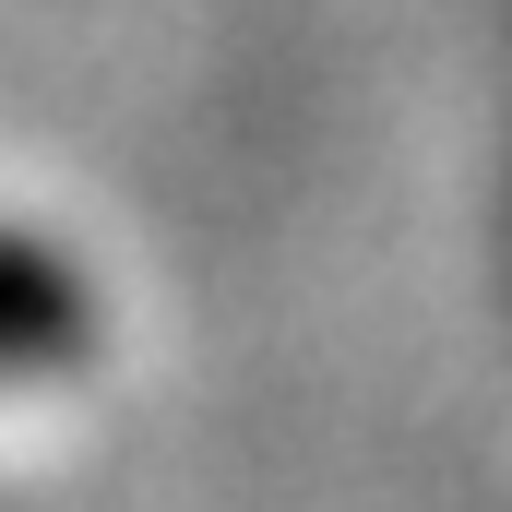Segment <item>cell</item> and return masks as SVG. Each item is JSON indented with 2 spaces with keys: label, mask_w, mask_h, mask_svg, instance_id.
Masks as SVG:
<instances>
[{
  "label": "cell",
  "mask_w": 512,
  "mask_h": 512,
  "mask_svg": "<svg viewBox=\"0 0 512 512\" xmlns=\"http://www.w3.org/2000/svg\"><path fill=\"white\" fill-rule=\"evenodd\" d=\"M96 346H108L96 274L60 251V239H36V227H0V393L72 382Z\"/></svg>",
  "instance_id": "cell-1"
}]
</instances>
